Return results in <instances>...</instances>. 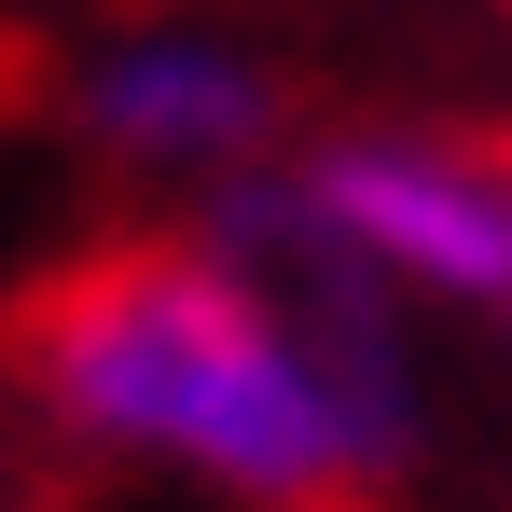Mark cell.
I'll return each mask as SVG.
<instances>
[{
  "label": "cell",
  "instance_id": "6da1fadb",
  "mask_svg": "<svg viewBox=\"0 0 512 512\" xmlns=\"http://www.w3.org/2000/svg\"><path fill=\"white\" fill-rule=\"evenodd\" d=\"M374 263L305 180H236L208 250H97L28 305V388L84 443L167 457L250 512H333L402 457V346Z\"/></svg>",
  "mask_w": 512,
  "mask_h": 512
},
{
  "label": "cell",
  "instance_id": "7a4b0ae2",
  "mask_svg": "<svg viewBox=\"0 0 512 512\" xmlns=\"http://www.w3.org/2000/svg\"><path fill=\"white\" fill-rule=\"evenodd\" d=\"M305 208L402 291H457V305H512V167L457 153V139H333L305 153Z\"/></svg>",
  "mask_w": 512,
  "mask_h": 512
},
{
  "label": "cell",
  "instance_id": "3957f363",
  "mask_svg": "<svg viewBox=\"0 0 512 512\" xmlns=\"http://www.w3.org/2000/svg\"><path fill=\"white\" fill-rule=\"evenodd\" d=\"M84 125L139 167H250L263 125H277V84H263L236 42H194V28H153V42H111L84 70Z\"/></svg>",
  "mask_w": 512,
  "mask_h": 512
},
{
  "label": "cell",
  "instance_id": "277c9868",
  "mask_svg": "<svg viewBox=\"0 0 512 512\" xmlns=\"http://www.w3.org/2000/svg\"><path fill=\"white\" fill-rule=\"evenodd\" d=\"M499 167H512V153H499Z\"/></svg>",
  "mask_w": 512,
  "mask_h": 512
}]
</instances>
